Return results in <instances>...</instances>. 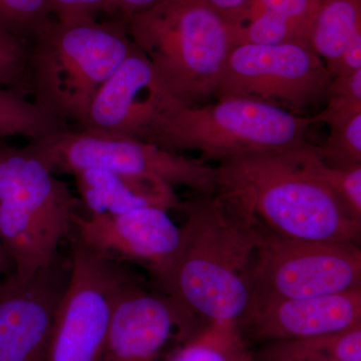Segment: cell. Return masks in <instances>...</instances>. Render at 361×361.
I'll return each mask as SVG.
<instances>
[{
  "instance_id": "cell-20",
  "label": "cell",
  "mask_w": 361,
  "mask_h": 361,
  "mask_svg": "<svg viewBox=\"0 0 361 361\" xmlns=\"http://www.w3.org/2000/svg\"><path fill=\"white\" fill-rule=\"evenodd\" d=\"M259 361H361V325L338 334L270 342Z\"/></svg>"
},
{
  "instance_id": "cell-7",
  "label": "cell",
  "mask_w": 361,
  "mask_h": 361,
  "mask_svg": "<svg viewBox=\"0 0 361 361\" xmlns=\"http://www.w3.org/2000/svg\"><path fill=\"white\" fill-rule=\"evenodd\" d=\"M30 145L54 174L104 169L118 174L158 178L173 187L189 188L197 195L217 193V168L201 158L180 155L152 142L66 129Z\"/></svg>"
},
{
  "instance_id": "cell-1",
  "label": "cell",
  "mask_w": 361,
  "mask_h": 361,
  "mask_svg": "<svg viewBox=\"0 0 361 361\" xmlns=\"http://www.w3.org/2000/svg\"><path fill=\"white\" fill-rule=\"evenodd\" d=\"M182 211L179 257L161 288L207 323L240 330L251 310L258 223L217 193L197 195Z\"/></svg>"
},
{
  "instance_id": "cell-18",
  "label": "cell",
  "mask_w": 361,
  "mask_h": 361,
  "mask_svg": "<svg viewBox=\"0 0 361 361\" xmlns=\"http://www.w3.org/2000/svg\"><path fill=\"white\" fill-rule=\"evenodd\" d=\"M313 122L324 123L329 135L322 146L313 149L318 158L332 168L361 165V103L329 97L322 113L312 116Z\"/></svg>"
},
{
  "instance_id": "cell-25",
  "label": "cell",
  "mask_w": 361,
  "mask_h": 361,
  "mask_svg": "<svg viewBox=\"0 0 361 361\" xmlns=\"http://www.w3.org/2000/svg\"><path fill=\"white\" fill-rule=\"evenodd\" d=\"M28 45L26 42L0 32V87L30 94L27 78Z\"/></svg>"
},
{
  "instance_id": "cell-21",
  "label": "cell",
  "mask_w": 361,
  "mask_h": 361,
  "mask_svg": "<svg viewBox=\"0 0 361 361\" xmlns=\"http://www.w3.org/2000/svg\"><path fill=\"white\" fill-rule=\"evenodd\" d=\"M66 129V123L30 101L23 90L0 87V139L23 135L37 142Z\"/></svg>"
},
{
  "instance_id": "cell-3",
  "label": "cell",
  "mask_w": 361,
  "mask_h": 361,
  "mask_svg": "<svg viewBox=\"0 0 361 361\" xmlns=\"http://www.w3.org/2000/svg\"><path fill=\"white\" fill-rule=\"evenodd\" d=\"M134 47L121 21L54 18L28 45L30 94L54 118L82 129L97 92Z\"/></svg>"
},
{
  "instance_id": "cell-2",
  "label": "cell",
  "mask_w": 361,
  "mask_h": 361,
  "mask_svg": "<svg viewBox=\"0 0 361 361\" xmlns=\"http://www.w3.org/2000/svg\"><path fill=\"white\" fill-rule=\"evenodd\" d=\"M304 147L220 161L217 194L279 236L357 243L361 221L308 170Z\"/></svg>"
},
{
  "instance_id": "cell-30",
  "label": "cell",
  "mask_w": 361,
  "mask_h": 361,
  "mask_svg": "<svg viewBox=\"0 0 361 361\" xmlns=\"http://www.w3.org/2000/svg\"><path fill=\"white\" fill-rule=\"evenodd\" d=\"M361 70V37L348 45L331 71L332 78Z\"/></svg>"
},
{
  "instance_id": "cell-12",
  "label": "cell",
  "mask_w": 361,
  "mask_h": 361,
  "mask_svg": "<svg viewBox=\"0 0 361 361\" xmlns=\"http://www.w3.org/2000/svg\"><path fill=\"white\" fill-rule=\"evenodd\" d=\"M198 331L185 306L134 279L118 297L101 361H157L171 342L182 346Z\"/></svg>"
},
{
  "instance_id": "cell-28",
  "label": "cell",
  "mask_w": 361,
  "mask_h": 361,
  "mask_svg": "<svg viewBox=\"0 0 361 361\" xmlns=\"http://www.w3.org/2000/svg\"><path fill=\"white\" fill-rule=\"evenodd\" d=\"M161 0H110L103 11L113 20L123 23L134 14L142 13L155 6Z\"/></svg>"
},
{
  "instance_id": "cell-11",
  "label": "cell",
  "mask_w": 361,
  "mask_h": 361,
  "mask_svg": "<svg viewBox=\"0 0 361 361\" xmlns=\"http://www.w3.org/2000/svg\"><path fill=\"white\" fill-rule=\"evenodd\" d=\"M85 245L113 262L133 263L149 271L159 285L172 272L183 243L182 227L165 209L146 207L108 217L73 218Z\"/></svg>"
},
{
  "instance_id": "cell-26",
  "label": "cell",
  "mask_w": 361,
  "mask_h": 361,
  "mask_svg": "<svg viewBox=\"0 0 361 361\" xmlns=\"http://www.w3.org/2000/svg\"><path fill=\"white\" fill-rule=\"evenodd\" d=\"M51 16L56 20L71 21L94 18L103 13L110 0H47Z\"/></svg>"
},
{
  "instance_id": "cell-9",
  "label": "cell",
  "mask_w": 361,
  "mask_h": 361,
  "mask_svg": "<svg viewBox=\"0 0 361 361\" xmlns=\"http://www.w3.org/2000/svg\"><path fill=\"white\" fill-rule=\"evenodd\" d=\"M332 78L308 42L239 44L226 59L216 96L246 97L304 116L326 102Z\"/></svg>"
},
{
  "instance_id": "cell-14",
  "label": "cell",
  "mask_w": 361,
  "mask_h": 361,
  "mask_svg": "<svg viewBox=\"0 0 361 361\" xmlns=\"http://www.w3.org/2000/svg\"><path fill=\"white\" fill-rule=\"evenodd\" d=\"M71 258L11 278L0 289V361H44L59 304L68 286Z\"/></svg>"
},
{
  "instance_id": "cell-6",
  "label": "cell",
  "mask_w": 361,
  "mask_h": 361,
  "mask_svg": "<svg viewBox=\"0 0 361 361\" xmlns=\"http://www.w3.org/2000/svg\"><path fill=\"white\" fill-rule=\"evenodd\" d=\"M312 116H299L272 104L229 97L217 103L179 106L156 123L145 142L170 151H197L202 160L271 153L310 144Z\"/></svg>"
},
{
  "instance_id": "cell-24",
  "label": "cell",
  "mask_w": 361,
  "mask_h": 361,
  "mask_svg": "<svg viewBox=\"0 0 361 361\" xmlns=\"http://www.w3.org/2000/svg\"><path fill=\"white\" fill-rule=\"evenodd\" d=\"M47 0H0V32L30 44L52 20Z\"/></svg>"
},
{
  "instance_id": "cell-31",
  "label": "cell",
  "mask_w": 361,
  "mask_h": 361,
  "mask_svg": "<svg viewBox=\"0 0 361 361\" xmlns=\"http://www.w3.org/2000/svg\"><path fill=\"white\" fill-rule=\"evenodd\" d=\"M14 276V267L0 238V289Z\"/></svg>"
},
{
  "instance_id": "cell-19",
  "label": "cell",
  "mask_w": 361,
  "mask_h": 361,
  "mask_svg": "<svg viewBox=\"0 0 361 361\" xmlns=\"http://www.w3.org/2000/svg\"><path fill=\"white\" fill-rule=\"evenodd\" d=\"M361 37V0H320L308 42L330 75L341 54Z\"/></svg>"
},
{
  "instance_id": "cell-27",
  "label": "cell",
  "mask_w": 361,
  "mask_h": 361,
  "mask_svg": "<svg viewBox=\"0 0 361 361\" xmlns=\"http://www.w3.org/2000/svg\"><path fill=\"white\" fill-rule=\"evenodd\" d=\"M329 97H341L361 103V70L342 73L332 78L329 87Z\"/></svg>"
},
{
  "instance_id": "cell-17",
  "label": "cell",
  "mask_w": 361,
  "mask_h": 361,
  "mask_svg": "<svg viewBox=\"0 0 361 361\" xmlns=\"http://www.w3.org/2000/svg\"><path fill=\"white\" fill-rule=\"evenodd\" d=\"M320 0H252L234 27L235 47L308 42Z\"/></svg>"
},
{
  "instance_id": "cell-5",
  "label": "cell",
  "mask_w": 361,
  "mask_h": 361,
  "mask_svg": "<svg viewBox=\"0 0 361 361\" xmlns=\"http://www.w3.org/2000/svg\"><path fill=\"white\" fill-rule=\"evenodd\" d=\"M78 207L68 185L30 145H0V238L16 280L26 281L58 261Z\"/></svg>"
},
{
  "instance_id": "cell-10",
  "label": "cell",
  "mask_w": 361,
  "mask_h": 361,
  "mask_svg": "<svg viewBox=\"0 0 361 361\" xmlns=\"http://www.w3.org/2000/svg\"><path fill=\"white\" fill-rule=\"evenodd\" d=\"M134 279L123 264L97 255L75 237L44 361H101L118 297Z\"/></svg>"
},
{
  "instance_id": "cell-22",
  "label": "cell",
  "mask_w": 361,
  "mask_h": 361,
  "mask_svg": "<svg viewBox=\"0 0 361 361\" xmlns=\"http://www.w3.org/2000/svg\"><path fill=\"white\" fill-rule=\"evenodd\" d=\"M169 361H259L247 348L238 327L207 323Z\"/></svg>"
},
{
  "instance_id": "cell-15",
  "label": "cell",
  "mask_w": 361,
  "mask_h": 361,
  "mask_svg": "<svg viewBox=\"0 0 361 361\" xmlns=\"http://www.w3.org/2000/svg\"><path fill=\"white\" fill-rule=\"evenodd\" d=\"M361 325V288L269 301L256 306L240 331L266 341H290L338 334Z\"/></svg>"
},
{
  "instance_id": "cell-13",
  "label": "cell",
  "mask_w": 361,
  "mask_h": 361,
  "mask_svg": "<svg viewBox=\"0 0 361 361\" xmlns=\"http://www.w3.org/2000/svg\"><path fill=\"white\" fill-rule=\"evenodd\" d=\"M179 106L135 45L97 92L80 130L145 141L156 123Z\"/></svg>"
},
{
  "instance_id": "cell-16",
  "label": "cell",
  "mask_w": 361,
  "mask_h": 361,
  "mask_svg": "<svg viewBox=\"0 0 361 361\" xmlns=\"http://www.w3.org/2000/svg\"><path fill=\"white\" fill-rule=\"evenodd\" d=\"M90 217H108L146 207L182 211L184 203L164 180L118 174L104 169H85L73 175Z\"/></svg>"
},
{
  "instance_id": "cell-4",
  "label": "cell",
  "mask_w": 361,
  "mask_h": 361,
  "mask_svg": "<svg viewBox=\"0 0 361 361\" xmlns=\"http://www.w3.org/2000/svg\"><path fill=\"white\" fill-rule=\"evenodd\" d=\"M133 44L180 106L216 94L234 27L201 0H161L123 21Z\"/></svg>"
},
{
  "instance_id": "cell-29",
  "label": "cell",
  "mask_w": 361,
  "mask_h": 361,
  "mask_svg": "<svg viewBox=\"0 0 361 361\" xmlns=\"http://www.w3.org/2000/svg\"><path fill=\"white\" fill-rule=\"evenodd\" d=\"M233 26L241 23L251 6L252 0H201Z\"/></svg>"
},
{
  "instance_id": "cell-23",
  "label": "cell",
  "mask_w": 361,
  "mask_h": 361,
  "mask_svg": "<svg viewBox=\"0 0 361 361\" xmlns=\"http://www.w3.org/2000/svg\"><path fill=\"white\" fill-rule=\"evenodd\" d=\"M302 157L308 170L327 185L353 216L361 221V165L349 168L329 167L316 156L312 144L304 147Z\"/></svg>"
},
{
  "instance_id": "cell-8",
  "label": "cell",
  "mask_w": 361,
  "mask_h": 361,
  "mask_svg": "<svg viewBox=\"0 0 361 361\" xmlns=\"http://www.w3.org/2000/svg\"><path fill=\"white\" fill-rule=\"evenodd\" d=\"M250 285L251 310L269 301L355 290L361 288V250L353 242L286 238L259 225Z\"/></svg>"
}]
</instances>
